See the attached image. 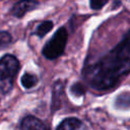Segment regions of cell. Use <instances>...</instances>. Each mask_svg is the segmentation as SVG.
<instances>
[{
    "instance_id": "obj_1",
    "label": "cell",
    "mask_w": 130,
    "mask_h": 130,
    "mask_svg": "<svg viewBox=\"0 0 130 130\" xmlns=\"http://www.w3.org/2000/svg\"><path fill=\"white\" fill-rule=\"evenodd\" d=\"M129 72L130 30L108 54L93 64L87 65L83 70V76L94 89L107 90L116 86Z\"/></svg>"
},
{
    "instance_id": "obj_2",
    "label": "cell",
    "mask_w": 130,
    "mask_h": 130,
    "mask_svg": "<svg viewBox=\"0 0 130 130\" xmlns=\"http://www.w3.org/2000/svg\"><path fill=\"white\" fill-rule=\"evenodd\" d=\"M19 69V61L14 55L6 54L0 58V89L2 92L6 93L12 88Z\"/></svg>"
},
{
    "instance_id": "obj_3",
    "label": "cell",
    "mask_w": 130,
    "mask_h": 130,
    "mask_svg": "<svg viewBox=\"0 0 130 130\" xmlns=\"http://www.w3.org/2000/svg\"><path fill=\"white\" fill-rule=\"evenodd\" d=\"M68 39V31L65 27H60L54 36L47 42L43 48V55L49 60H54L60 57L65 50Z\"/></svg>"
},
{
    "instance_id": "obj_4",
    "label": "cell",
    "mask_w": 130,
    "mask_h": 130,
    "mask_svg": "<svg viewBox=\"0 0 130 130\" xmlns=\"http://www.w3.org/2000/svg\"><path fill=\"white\" fill-rule=\"evenodd\" d=\"M39 6V2L36 0H19L11 8V14L17 18L22 17L26 12L36 9Z\"/></svg>"
},
{
    "instance_id": "obj_5",
    "label": "cell",
    "mask_w": 130,
    "mask_h": 130,
    "mask_svg": "<svg viewBox=\"0 0 130 130\" xmlns=\"http://www.w3.org/2000/svg\"><path fill=\"white\" fill-rule=\"evenodd\" d=\"M20 130H48L45 124L34 116H27L22 119Z\"/></svg>"
},
{
    "instance_id": "obj_6",
    "label": "cell",
    "mask_w": 130,
    "mask_h": 130,
    "mask_svg": "<svg viewBox=\"0 0 130 130\" xmlns=\"http://www.w3.org/2000/svg\"><path fill=\"white\" fill-rule=\"evenodd\" d=\"M83 123L77 118H67L63 120L56 130H82Z\"/></svg>"
},
{
    "instance_id": "obj_7",
    "label": "cell",
    "mask_w": 130,
    "mask_h": 130,
    "mask_svg": "<svg viewBox=\"0 0 130 130\" xmlns=\"http://www.w3.org/2000/svg\"><path fill=\"white\" fill-rule=\"evenodd\" d=\"M38 82V77L31 73H24L21 77V84L24 88H31Z\"/></svg>"
},
{
    "instance_id": "obj_8",
    "label": "cell",
    "mask_w": 130,
    "mask_h": 130,
    "mask_svg": "<svg viewBox=\"0 0 130 130\" xmlns=\"http://www.w3.org/2000/svg\"><path fill=\"white\" fill-rule=\"evenodd\" d=\"M53 21L51 20H46V21H43L41 24H39V26L37 27V30H36V34L40 37V38H43L45 37L52 28H53Z\"/></svg>"
},
{
    "instance_id": "obj_9",
    "label": "cell",
    "mask_w": 130,
    "mask_h": 130,
    "mask_svg": "<svg viewBox=\"0 0 130 130\" xmlns=\"http://www.w3.org/2000/svg\"><path fill=\"white\" fill-rule=\"evenodd\" d=\"M116 106L119 108H128L130 107V93L123 92L116 99Z\"/></svg>"
},
{
    "instance_id": "obj_10",
    "label": "cell",
    "mask_w": 130,
    "mask_h": 130,
    "mask_svg": "<svg viewBox=\"0 0 130 130\" xmlns=\"http://www.w3.org/2000/svg\"><path fill=\"white\" fill-rule=\"evenodd\" d=\"M12 42V37L8 31H0V47H5Z\"/></svg>"
},
{
    "instance_id": "obj_11",
    "label": "cell",
    "mask_w": 130,
    "mask_h": 130,
    "mask_svg": "<svg viewBox=\"0 0 130 130\" xmlns=\"http://www.w3.org/2000/svg\"><path fill=\"white\" fill-rule=\"evenodd\" d=\"M109 0H89V5L90 8L93 10H99L101 8H103Z\"/></svg>"
},
{
    "instance_id": "obj_12",
    "label": "cell",
    "mask_w": 130,
    "mask_h": 130,
    "mask_svg": "<svg viewBox=\"0 0 130 130\" xmlns=\"http://www.w3.org/2000/svg\"><path fill=\"white\" fill-rule=\"evenodd\" d=\"M71 91H72L73 94L79 96V95H82V94L84 93L85 88H84V86H83L81 83L77 82V83H74V84L71 86Z\"/></svg>"
}]
</instances>
